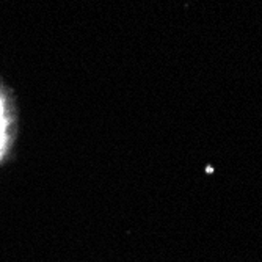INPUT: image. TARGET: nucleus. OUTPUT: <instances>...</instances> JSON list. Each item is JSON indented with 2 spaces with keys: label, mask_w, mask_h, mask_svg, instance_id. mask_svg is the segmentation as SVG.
Returning <instances> with one entry per match:
<instances>
[{
  "label": "nucleus",
  "mask_w": 262,
  "mask_h": 262,
  "mask_svg": "<svg viewBox=\"0 0 262 262\" xmlns=\"http://www.w3.org/2000/svg\"><path fill=\"white\" fill-rule=\"evenodd\" d=\"M13 113L5 96L0 93V162L7 156L13 141Z\"/></svg>",
  "instance_id": "f257e3e1"
}]
</instances>
